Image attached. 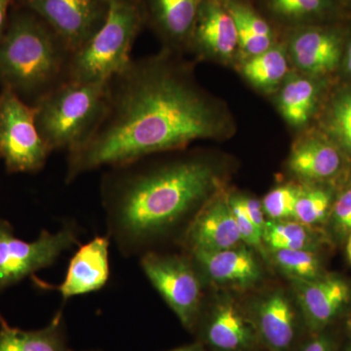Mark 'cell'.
I'll list each match as a JSON object with an SVG mask.
<instances>
[{
    "mask_svg": "<svg viewBox=\"0 0 351 351\" xmlns=\"http://www.w3.org/2000/svg\"><path fill=\"white\" fill-rule=\"evenodd\" d=\"M145 276L182 326L195 332L203 301V278L189 256L147 252L140 257Z\"/></svg>",
    "mask_w": 351,
    "mask_h": 351,
    "instance_id": "8992f818",
    "label": "cell"
},
{
    "mask_svg": "<svg viewBox=\"0 0 351 351\" xmlns=\"http://www.w3.org/2000/svg\"><path fill=\"white\" fill-rule=\"evenodd\" d=\"M343 66H345L346 73L351 76V38L346 47L345 58H343Z\"/></svg>",
    "mask_w": 351,
    "mask_h": 351,
    "instance_id": "d590c367",
    "label": "cell"
},
{
    "mask_svg": "<svg viewBox=\"0 0 351 351\" xmlns=\"http://www.w3.org/2000/svg\"><path fill=\"white\" fill-rule=\"evenodd\" d=\"M326 124L332 142L341 152L351 154V91L343 92L334 99Z\"/></svg>",
    "mask_w": 351,
    "mask_h": 351,
    "instance_id": "83f0119b",
    "label": "cell"
},
{
    "mask_svg": "<svg viewBox=\"0 0 351 351\" xmlns=\"http://www.w3.org/2000/svg\"><path fill=\"white\" fill-rule=\"evenodd\" d=\"M295 351H339V350L338 341L326 330V331L308 335Z\"/></svg>",
    "mask_w": 351,
    "mask_h": 351,
    "instance_id": "1f68e13d",
    "label": "cell"
},
{
    "mask_svg": "<svg viewBox=\"0 0 351 351\" xmlns=\"http://www.w3.org/2000/svg\"><path fill=\"white\" fill-rule=\"evenodd\" d=\"M51 154L36 127L34 107L3 88L0 93V158L6 169L38 172Z\"/></svg>",
    "mask_w": 351,
    "mask_h": 351,
    "instance_id": "ba28073f",
    "label": "cell"
},
{
    "mask_svg": "<svg viewBox=\"0 0 351 351\" xmlns=\"http://www.w3.org/2000/svg\"><path fill=\"white\" fill-rule=\"evenodd\" d=\"M237 25L239 48L247 57L261 54L274 45L276 32L269 22L247 0H225Z\"/></svg>",
    "mask_w": 351,
    "mask_h": 351,
    "instance_id": "44dd1931",
    "label": "cell"
},
{
    "mask_svg": "<svg viewBox=\"0 0 351 351\" xmlns=\"http://www.w3.org/2000/svg\"><path fill=\"white\" fill-rule=\"evenodd\" d=\"M110 245L108 235L80 245L71 258L63 282L49 287L58 291L64 301L101 290L110 276Z\"/></svg>",
    "mask_w": 351,
    "mask_h": 351,
    "instance_id": "e0dca14e",
    "label": "cell"
},
{
    "mask_svg": "<svg viewBox=\"0 0 351 351\" xmlns=\"http://www.w3.org/2000/svg\"><path fill=\"white\" fill-rule=\"evenodd\" d=\"M169 351H208V350L202 345V343L196 341L195 343L179 346V348H176L174 350H171Z\"/></svg>",
    "mask_w": 351,
    "mask_h": 351,
    "instance_id": "e575fe53",
    "label": "cell"
},
{
    "mask_svg": "<svg viewBox=\"0 0 351 351\" xmlns=\"http://www.w3.org/2000/svg\"><path fill=\"white\" fill-rule=\"evenodd\" d=\"M228 198L242 242L248 245L253 250L258 251L260 255L267 260V249L263 243V233L254 225L253 221L244 211L237 195L228 196Z\"/></svg>",
    "mask_w": 351,
    "mask_h": 351,
    "instance_id": "f546056e",
    "label": "cell"
},
{
    "mask_svg": "<svg viewBox=\"0 0 351 351\" xmlns=\"http://www.w3.org/2000/svg\"><path fill=\"white\" fill-rule=\"evenodd\" d=\"M332 226L339 237L346 239L351 233V182L346 186L332 202Z\"/></svg>",
    "mask_w": 351,
    "mask_h": 351,
    "instance_id": "4dcf8cb0",
    "label": "cell"
},
{
    "mask_svg": "<svg viewBox=\"0 0 351 351\" xmlns=\"http://www.w3.org/2000/svg\"><path fill=\"white\" fill-rule=\"evenodd\" d=\"M267 250L317 251L325 241L317 228L304 225L295 219H267L263 232Z\"/></svg>",
    "mask_w": 351,
    "mask_h": 351,
    "instance_id": "cb8c5ba5",
    "label": "cell"
},
{
    "mask_svg": "<svg viewBox=\"0 0 351 351\" xmlns=\"http://www.w3.org/2000/svg\"><path fill=\"white\" fill-rule=\"evenodd\" d=\"M343 36L338 29L323 25H304L291 29V59L308 76L328 75L338 68L343 52Z\"/></svg>",
    "mask_w": 351,
    "mask_h": 351,
    "instance_id": "9a60e30c",
    "label": "cell"
},
{
    "mask_svg": "<svg viewBox=\"0 0 351 351\" xmlns=\"http://www.w3.org/2000/svg\"><path fill=\"white\" fill-rule=\"evenodd\" d=\"M348 241H346V255H348V261L351 263V233L346 237Z\"/></svg>",
    "mask_w": 351,
    "mask_h": 351,
    "instance_id": "8d00e7d4",
    "label": "cell"
},
{
    "mask_svg": "<svg viewBox=\"0 0 351 351\" xmlns=\"http://www.w3.org/2000/svg\"><path fill=\"white\" fill-rule=\"evenodd\" d=\"M145 25L144 0H110L105 23L71 55L69 82H104L119 75L132 61L134 43Z\"/></svg>",
    "mask_w": 351,
    "mask_h": 351,
    "instance_id": "5b68a950",
    "label": "cell"
},
{
    "mask_svg": "<svg viewBox=\"0 0 351 351\" xmlns=\"http://www.w3.org/2000/svg\"><path fill=\"white\" fill-rule=\"evenodd\" d=\"M346 329H348V331L350 332L351 336V315L348 318V320H346Z\"/></svg>",
    "mask_w": 351,
    "mask_h": 351,
    "instance_id": "74e56055",
    "label": "cell"
},
{
    "mask_svg": "<svg viewBox=\"0 0 351 351\" xmlns=\"http://www.w3.org/2000/svg\"><path fill=\"white\" fill-rule=\"evenodd\" d=\"M203 0H144L147 25L164 43V49L178 53L189 48Z\"/></svg>",
    "mask_w": 351,
    "mask_h": 351,
    "instance_id": "ac0fdd59",
    "label": "cell"
},
{
    "mask_svg": "<svg viewBox=\"0 0 351 351\" xmlns=\"http://www.w3.org/2000/svg\"><path fill=\"white\" fill-rule=\"evenodd\" d=\"M189 48L199 56L228 62L239 52L237 25L225 0H203Z\"/></svg>",
    "mask_w": 351,
    "mask_h": 351,
    "instance_id": "2e32d148",
    "label": "cell"
},
{
    "mask_svg": "<svg viewBox=\"0 0 351 351\" xmlns=\"http://www.w3.org/2000/svg\"><path fill=\"white\" fill-rule=\"evenodd\" d=\"M181 243L189 254L225 250L243 243L228 195L216 191L200 207L186 228Z\"/></svg>",
    "mask_w": 351,
    "mask_h": 351,
    "instance_id": "4fadbf2b",
    "label": "cell"
},
{
    "mask_svg": "<svg viewBox=\"0 0 351 351\" xmlns=\"http://www.w3.org/2000/svg\"><path fill=\"white\" fill-rule=\"evenodd\" d=\"M189 256L202 278L217 287L245 290L257 285L262 279V267L255 252L244 243L225 250L197 252Z\"/></svg>",
    "mask_w": 351,
    "mask_h": 351,
    "instance_id": "5bb4252c",
    "label": "cell"
},
{
    "mask_svg": "<svg viewBox=\"0 0 351 351\" xmlns=\"http://www.w3.org/2000/svg\"><path fill=\"white\" fill-rule=\"evenodd\" d=\"M193 334L208 351H265L246 307L230 295L203 306Z\"/></svg>",
    "mask_w": 351,
    "mask_h": 351,
    "instance_id": "30bf717a",
    "label": "cell"
},
{
    "mask_svg": "<svg viewBox=\"0 0 351 351\" xmlns=\"http://www.w3.org/2000/svg\"><path fill=\"white\" fill-rule=\"evenodd\" d=\"M80 246L75 226H64L57 232L44 230L38 239L16 237L13 226L0 218V293L56 262L64 252Z\"/></svg>",
    "mask_w": 351,
    "mask_h": 351,
    "instance_id": "52a82bcc",
    "label": "cell"
},
{
    "mask_svg": "<svg viewBox=\"0 0 351 351\" xmlns=\"http://www.w3.org/2000/svg\"><path fill=\"white\" fill-rule=\"evenodd\" d=\"M246 307L265 351H295L307 332L297 302L281 289L270 291Z\"/></svg>",
    "mask_w": 351,
    "mask_h": 351,
    "instance_id": "8fae6325",
    "label": "cell"
},
{
    "mask_svg": "<svg viewBox=\"0 0 351 351\" xmlns=\"http://www.w3.org/2000/svg\"><path fill=\"white\" fill-rule=\"evenodd\" d=\"M345 351H351V339L350 343H348V346H346Z\"/></svg>",
    "mask_w": 351,
    "mask_h": 351,
    "instance_id": "f35d334b",
    "label": "cell"
},
{
    "mask_svg": "<svg viewBox=\"0 0 351 351\" xmlns=\"http://www.w3.org/2000/svg\"><path fill=\"white\" fill-rule=\"evenodd\" d=\"M14 0H0V38L5 32Z\"/></svg>",
    "mask_w": 351,
    "mask_h": 351,
    "instance_id": "836d02e7",
    "label": "cell"
},
{
    "mask_svg": "<svg viewBox=\"0 0 351 351\" xmlns=\"http://www.w3.org/2000/svg\"><path fill=\"white\" fill-rule=\"evenodd\" d=\"M291 172L309 182L329 181L343 165V152L331 141L308 136L295 143L289 156Z\"/></svg>",
    "mask_w": 351,
    "mask_h": 351,
    "instance_id": "d6986e66",
    "label": "cell"
},
{
    "mask_svg": "<svg viewBox=\"0 0 351 351\" xmlns=\"http://www.w3.org/2000/svg\"><path fill=\"white\" fill-rule=\"evenodd\" d=\"M108 82H64L32 107L41 138L51 152H71L89 138L107 107Z\"/></svg>",
    "mask_w": 351,
    "mask_h": 351,
    "instance_id": "277c9868",
    "label": "cell"
},
{
    "mask_svg": "<svg viewBox=\"0 0 351 351\" xmlns=\"http://www.w3.org/2000/svg\"><path fill=\"white\" fill-rule=\"evenodd\" d=\"M300 191L301 186L294 184H281L272 189L262 201L267 219L274 221L294 219Z\"/></svg>",
    "mask_w": 351,
    "mask_h": 351,
    "instance_id": "f1b7e54d",
    "label": "cell"
},
{
    "mask_svg": "<svg viewBox=\"0 0 351 351\" xmlns=\"http://www.w3.org/2000/svg\"><path fill=\"white\" fill-rule=\"evenodd\" d=\"M319 86L313 78L293 76L286 80L279 94V110L290 125H306L319 101Z\"/></svg>",
    "mask_w": 351,
    "mask_h": 351,
    "instance_id": "603a6c76",
    "label": "cell"
},
{
    "mask_svg": "<svg viewBox=\"0 0 351 351\" xmlns=\"http://www.w3.org/2000/svg\"><path fill=\"white\" fill-rule=\"evenodd\" d=\"M346 1L351 2V0H346Z\"/></svg>",
    "mask_w": 351,
    "mask_h": 351,
    "instance_id": "ab89813d",
    "label": "cell"
},
{
    "mask_svg": "<svg viewBox=\"0 0 351 351\" xmlns=\"http://www.w3.org/2000/svg\"><path fill=\"white\" fill-rule=\"evenodd\" d=\"M38 16L75 53L107 19L110 0H18Z\"/></svg>",
    "mask_w": 351,
    "mask_h": 351,
    "instance_id": "9c48e42d",
    "label": "cell"
},
{
    "mask_svg": "<svg viewBox=\"0 0 351 351\" xmlns=\"http://www.w3.org/2000/svg\"><path fill=\"white\" fill-rule=\"evenodd\" d=\"M0 351H73L68 345L63 311H58L47 326L31 331L0 321Z\"/></svg>",
    "mask_w": 351,
    "mask_h": 351,
    "instance_id": "ffe728a7",
    "label": "cell"
},
{
    "mask_svg": "<svg viewBox=\"0 0 351 351\" xmlns=\"http://www.w3.org/2000/svg\"><path fill=\"white\" fill-rule=\"evenodd\" d=\"M263 6L272 20L290 29L322 25L339 13L337 0H263Z\"/></svg>",
    "mask_w": 351,
    "mask_h": 351,
    "instance_id": "7402d4cb",
    "label": "cell"
},
{
    "mask_svg": "<svg viewBox=\"0 0 351 351\" xmlns=\"http://www.w3.org/2000/svg\"><path fill=\"white\" fill-rule=\"evenodd\" d=\"M71 55L40 18L19 6L0 38V83L34 106L68 80Z\"/></svg>",
    "mask_w": 351,
    "mask_h": 351,
    "instance_id": "3957f363",
    "label": "cell"
},
{
    "mask_svg": "<svg viewBox=\"0 0 351 351\" xmlns=\"http://www.w3.org/2000/svg\"><path fill=\"white\" fill-rule=\"evenodd\" d=\"M237 197L254 225L257 226L258 230L263 233L267 219L263 211L262 201H258L250 196L237 195Z\"/></svg>",
    "mask_w": 351,
    "mask_h": 351,
    "instance_id": "d6a6232c",
    "label": "cell"
},
{
    "mask_svg": "<svg viewBox=\"0 0 351 351\" xmlns=\"http://www.w3.org/2000/svg\"><path fill=\"white\" fill-rule=\"evenodd\" d=\"M241 71L244 77L257 89L272 91L288 75V58L285 48L274 44L265 52L249 57L242 64Z\"/></svg>",
    "mask_w": 351,
    "mask_h": 351,
    "instance_id": "d4e9b609",
    "label": "cell"
},
{
    "mask_svg": "<svg viewBox=\"0 0 351 351\" xmlns=\"http://www.w3.org/2000/svg\"><path fill=\"white\" fill-rule=\"evenodd\" d=\"M334 202L332 191L324 186H301L294 219L304 225L317 228L329 219Z\"/></svg>",
    "mask_w": 351,
    "mask_h": 351,
    "instance_id": "4316f807",
    "label": "cell"
},
{
    "mask_svg": "<svg viewBox=\"0 0 351 351\" xmlns=\"http://www.w3.org/2000/svg\"><path fill=\"white\" fill-rule=\"evenodd\" d=\"M267 261L291 281L313 280L325 274L317 251L267 250Z\"/></svg>",
    "mask_w": 351,
    "mask_h": 351,
    "instance_id": "484cf974",
    "label": "cell"
},
{
    "mask_svg": "<svg viewBox=\"0 0 351 351\" xmlns=\"http://www.w3.org/2000/svg\"><path fill=\"white\" fill-rule=\"evenodd\" d=\"M87 351H100V350H87Z\"/></svg>",
    "mask_w": 351,
    "mask_h": 351,
    "instance_id": "60d3db41",
    "label": "cell"
},
{
    "mask_svg": "<svg viewBox=\"0 0 351 351\" xmlns=\"http://www.w3.org/2000/svg\"><path fill=\"white\" fill-rule=\"evenodd\" d=\"M218 186L214 164L198 154L108 167L100 184L108 237L122 255L141 257L182 223L189 226Z\"/></svg>",
    "mask_w": 351,
    "mask_h": 351,
    "instance_id": "7a4b0ae2",
    "label": "cell"
},
{
    "mask_svg": "<svg viewBox=\"0 0 351 351\" xmlns=\"http://www.w3.org/2000/svg\"><path fill=\"white\" fill-rule=\"evenodd\" d=\"M218 105L176 53L133 60L108 80L107 107L89 138L69 152L66 182L142 157L180 151L226 131Z\"/></svg>",
    "mask_w": 351,
    "mask_h": 351,
    "instance_id": "6da1fadb",
    "label": "cell"
},
{
    "mask_svg": "<svg viewBox=\"0 0 351 351\" xmlns=\"http://www.w3.org/2000/svg\"><path fill=\"white\" fill-rule=\"evenodd\" d=\"M292 283L309 335L329 330L350 304L351 288L341 277L323 274L313 280Z\"/></svg>",
    "mask_w": 351,
    "mask_h": 351,
    "instance_id": "7c38bea8",
    "label": "cell"
}]
</instances>
